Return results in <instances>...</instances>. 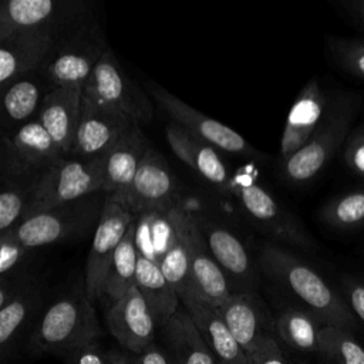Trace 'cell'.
Masks as SVG:
<instances>
[{"instance_id": "32", "label": "cell", "mask_w": 364, "mask_h": 364, "mask_svg": "<svg viewBox=\"0 0 364 364\" xmlns=\"http://www.w3.org/2000/svg\"><path fill=\"white\" fill-rule=\"evenodd\" d=\"M38 176H1V192H0V235L11 230L18 225L34 196Z\"/></svg>"}, {"instance_id": "26", "label": "cell", "mask_w": 364, "mask_h": 364, "mask_svg": "<svg viewBox=\"0 0 364 364\" xmlns=\"http://www.w3.org/2000/svg\"><path fill=\"white\" fill-rule=\"evenodd\" d=\"M161 330L172 364H219L183 306Z\"/></svg>"}, {"instance_id": "39", "label": "cell", "mask_w": 364, "mask_h": 364, "mask_svg": "<svg viewBox=\"0 0 364 364\" xmlns=\"http://www.w3.org/2000/svg\"><path fill=\"white\" fill-rule=\"evenodd\" d=\"M64 357L67 364H112L109 355L104 351L98 340L85 343Z\"/></svg>"}, {"instance_id": "4", "label": "cell", "mask_w": 364, "mask_h": 364, "mask_svg": "<svg viewBox=\"0 0 364 364\" xmlns=\"http://www.w3.org/2000/svg\"><path fill=\"white\" fill-rule=\"evenodd\" d=\"M109 47L88 17L67 30L40 70L53 87H84Z\"/></svg>"}, {"instance_id": "44", "label": "cell", "mask_w": 364, "mask_h": 364, "mask_svg": "<svg viewBox=\"0 0 364 364\" xmlns=\"http://www.w3.org/2000/svg\"><path fill=\"white\" fill-rule=\"evenodd\" d=\"M296 364H307V363H304V361H297Z\"/></svg>"}, {"instance_id": "38", "label": "cell", "mask_w": 364, "mask_h": 364, "mask_svg": "<svg viewBox=\"0 0 364 364\" xmlns=\"http://www.w3.org/2000/svg\"><path fill=\"white\" fill-rule=\"evenodd\" d=\"M341 291L353 316L364 324V283L358 279L343 276Z\"/></svg>"}, {"instance_id": "1", "label": "cell", "mask_w": 364, "mask_h": 364, "mask_svg": "<svg viewBox=\"0 0 364 364\" xmlns=\"http://www.w3.org/2000/svg\"><path fill=\"white\" fill-rule=\"evenodd\" d=\"M257 264L274 284L314 314L324 326L357 328V318L348 309L343 294L337 293L310 264L290 250L266 242L259 250Z\"/></svg>"}, {"instance_id": "5", "label": "cell", "mask_w": 364, "mask_h": 364, "mask_svg": "<svg viewBox=\"0 0 364 364\" xmlns=\"http://www.w3.org/2000/svg\"><path fill=\"white\" fill-rule=\"evenodd\" d=\"M104 155L100 158L61 156L40 178L23 219L102 192Z\"/></svg>"}, {"instance_id": "11", "label": "cell", "mask_w": 364, "mask_h": 364, "mask_svg": "<svg viewBox=\"0 0 364 364\" xmlns=\"http://www.w3.org/2000/svg\"><path fill=\"white\" fill-rule=\"evenodd\" d=\"M350 121L351 111L348 108H328L310 139L291 156L282 161L284 178L293 183H304L317 176L347 138Z\"/></svg>"}, {"instance_id": "30", "label": "cell", "mask_w": 364, "mask_h": 364, "mask_svg": "<svg viewBox=\"0 0 364 364\" xmlns=\"http://www.w3.org/2000/svg\"><path fill=\"white\" fill-rule=\"evenodd\" d=\"M323 323L310 311L289 306L274 317V333L291 350L299 353H317Z\"/></svg>"}, {"instance_id": "2", "label": "cell", "mask_w": 364, "mask_h": 364, "mask_svg": "<svg viewBox=\"0 0 364 364\" xmlns=\"http://www.w3.org/2000/svg\"><path fill=\"white\" fill-rule=\"evenodd\" d=\"M102 334L92 301L85 291L55 299L36 320L27 348L33 355H67Z\"/></svg>"}, {"instance_id": "40", "label": "cell", "mask_w": 364, "mask_h": 364, "mask_svg": "<svg viewBox=\"0 0 364 364\" xmlns=\"http://www.w3.org/2000/svg\"><path fill=\"white\" fill-rule=\"evenodd\" d=\"M344 161L354 173L364 178V127L350 135L344 146Z\"/></svg>"}, {"instance_id": "14", "label": "cell", "mask_w": 364, "mask_h": 364, "mask_svg": "<svg viewBox=\"0 0 364 364\" xmlns=\"http://www.w3.org/2000/svg\"><path fill=\"white\" fill-rule=\"evenodd\" d=\"M195 222L212 257L228 276L233 293L253 291L257 274L240 239L228 228L210 219L195 216Z\"/></svg>"}, {"instance_id": "13", "label": "cell", "mask_w": 364, "mask_h": 364, "mask_svg": "<svg viewBox=\"0 0 364 364\" xmlns=\"http://www.w3.org/2000/svg\"><path fill=\"white\" fill-rule=\"evenodd\" d=\"M176 199L178 181L173 172L165 158L149 146L127 196V208L136 216L165 213L178 206Z\"/></svg>"}, {"instance_id": "23", "label": "cell", "mask_w": 364, "mask_h": 364, "mask_svg": "<svg viewBox=\"0 0 364 364\" xmlns=\"http://www.w3.org/2000/svg\"><path fill=\"white\" fill-rule=\"evenodd\" d=\"M53 85L41 71L28 73L1 88L3 132L14 131L38 118Z\"/></svg>"}, {"instance_id": "28", "label": "cell", "mask_w": 364, "mask_h": 364, "mask_svg": "<svg viewBox=\"0 0 364 364\" xmlns=\"http://www.w3.org/2000/svg\"><path fill=\"white\" fill-rule=\"evenodd\" d=\"M168 215L175 230V239L158 264L179 299H182L189 293L191 232L193 226V215L185 213L179 206L168 210Z\"/></svg>"}, {"instance_id": "24", "label": "cell", "mask_w": 364, "mask_h": 364, "mask_svg": "<svg viewBox=\"0 0 364 364\" xmlns=\"http://www.w3.org/2000/svg\"><path fill=\"white\" fill-rule=\"evenodd\" d=\"M81 111V87H53L41 105L38 119L65 156L70 155Z\"/></svg>"}, {"instance_id": "19", "label": "cell", "mask_w": 364, "mask_h": 364, "mask_svg": "<svg viewBox=\"0 0 364 364\" xmlns=\"http://www.w3.org/2000/svg\"><path fill=\"white\" fill-rule=\"evenodd\" d=\"M328 100L317 80H310L294 100L280 139V159L299 151L316 132L328 111Z\"/></svg>"}, {"instance_id": "42", "label": "cell", "mask_w": 364, "mask_h": 364, "mask_svg": "<svg viewBox=\"0 0 364 364\" xmlns=\"http://www.w3.org/2000/svg\"><path fill=\"white\" fill-rule=\"evenodd\" d=\"M347 16L364 30V0H351L344 3Z\"/></svg>"}, {"instance_id": "27", "label": "cell", "mask_w": 364, "mask_h": 364, "mask_svg": "<svg viewBox=\"0 0 364 364\" xmlns=\"http://www.w3.org/2000/svg\"><path fill=\"white\" fill-rule=\"evenodd\" d=\"M41 300V287L33 279L14 299L0 307V358L3 364L13 354L23 331L34 320Z\"/></svg>"}, {"instance_id": "36", "label": "cell", "mask_w": 364, "mask_h": 364, "mask_svg": "<svg viewBox=\"0 0 364 364\" xmlns=\"http://www.w3.org/2000/svg\"><path fill=\"white\" fill-rule=\"evenodd\" d=\"M31 249L18 243L9 233L0 235V277L26 272V262Z\"/></svg>"}, {"instance_id": "43", "label": "cell", "mask_w": 364, "mask_h": 364, "mask_svg": "<svg viewBox=\"0 0 364 364\" xmlns=\"http://www.w3.org/2000/svg\"><path fill=\"white\" fill-rule=\"evenodd\" d=\"M114 364H124V363H122V358H117V360H114Z\"/></svg>"}, {"instance_id": "25", "label": "cell", "mask_w": 364, "mask_h": 364, "mask_svg": "<svg viewBox=\"0 0 364 364\" xmlns=\"http://www.w3.org/2000/svg\"><path fill=\"white\" fill-rule=\"evenodd\" d=\"M181 304L192 317L219 364H252L249 355L236 341L218 309L193 297L182 299Z\"/></svg>"}, {"instance_id": "16", "label": "cell", "mask_w": 364, "mask_h": 364, "mask_svg": "<svg viewBox=\"0 0 364 364\" xmlns=\"http://www.w3.org/2000/svg\"><path fill=\"white\" fill-rule=\"evenodd\" d=\"M63 34L51 30H27L0 41V87L28 73L40 71Z\"/></svg>"}, {"instance_id": "34", "label": "cell", "mask_w": 364, "mask_h": 364, "mask_svg": "<svg viewBox=\"0 0 364 364\" xmlns=\"http://www.w3.org/2000/svg\"><path fill=\"white\" fill-rule=\"evenodd\" d=\"M320 219L333 229L350 230L364 225V188L330 199L320 210Z\"/></svg>"}, {"instance_id": "21", "label": "cell", "mask_w": 364, "mask_h": 364, "mask_svg": "<svg viewBox=\"0 0 364 364\" xmlns=\"http://www.w3.org/2000/svg\"><path fill=\"white\" fill-rule=\"evenodd\" d=\"M218 310L247 355L266 334L274 330V320L255 291L233 293Z\"/></svg>"}, {"instance_id": "35", "label": "cell", "mask_w": 364, "mask_h": 364, "mask_svg": "<svg viewBox=\"0 0 364 364\" xmlns=\"http://www.w3.org/2000/svg\"><path fill=\"white\" fill-rule=\"evenodd\" d=\"M330 48L334 58L344 70L364 80V40L333 38Z\"/></svg>"}, {"instance_id": "29", "label": "cell", "mask_w": 364, "mask_h": 364, "mask_svg": "<svg viewBox=\"0 0 364 364\" xmlns=\"http://www.w3.org/2000/svg\"><path fill=\"white\" fill-rule=\"evenodd\" d=\"M135 286L149 306L159 327H164L181 307V299L164 276L159 264L139 252Z\"/></svg>"}, {"instance_id": "8", "label": "cell", "mask_w": 364, "mask_h": 364, "mask_svg": "<svg viewBox=\"0 0 364 364\" xmlns=\"http://www.w3.org/2000/svg\"><path fill=\"white\" fill-rule=\"evenodd\" d=\"M136 218L118 198L105 195L85 263L84 291L91 301L105 296V279L111 262L122 237Z\"/></svg>"}, {"instance_id": "31", "label": "cell", "mask_w": 364, "mask_h": 364, "mask_svg": "<svg viewBox=\"0 0 364 364\" xmlns=\"http://www.w3.org/2000/svg\"><path fill=\"white\" fill-rule=\"evenodd\" d=\"M136 223L138 220H135L129 226L119 246L117 247L105 279L104 293L109 297L111 301L118 300L132 286H135L139 255V249L136 245Z\"/></svg>"}, {"instance_id": "10", "label": "cell", "mask_w": 364, "mask_h": 364, "mask_svg": "<svg viewBox=\"0 0 364 364\" xmlns=\"http://www.w3.org/2000/svg\"><path fill=\"white\" fill-rule=\"evenodd\" d=\"M61 156L65 155H63L38 118L1 135V176L43 175Z\"/></svg>"}, {"instance_id": "22", "label": "cell", "mask_w": 364, "mask_h": 364, "mask_svg": "<svg viewBox=\"0 0 364 364\" xmlns=\"http://www.w3.org/2000/svg\"><path fill=\"white\" fill-rule=\"evenodd\" d=\"M165 135L171 149L183 164L215 188L229 192L232 176L212 145L191 135L175 122L166 125Z\"/></svg>"}, {"instance_id": "17", "label": "cell", "mask_w": 364, "mask_h": 364, "mask_svg": "<svg viewBox=\"0 0 364 364\" xmlns=\"http://www.w3.org/2000/svg\"><path fill=\"white\" fill-rule=\"evenodd\" d=\"M134 124L122 114L82 100V111L70 156L100 158L105 155Z\"/></svg>"}, {"instance_id": "18", "label": "cell", "mask_w": 364, "mask_h": 364, "mask_svg": "<svg viewBox=\"0 0 364 364\" xmlns=\"http://www.w3.org/2000/svg\"><path fill=\"white\" fill-rule=\"evenodd\" d=\"M149 141L141 127L134 125L104 155L102 193L118 198L125 203Z\"/></svg>"}, {"instance_id": "12", "label": "cell", "mask_w": 364, "mask_h": 364, "mask_svg": "<svg viewBox=\"0 0 364 364\" xmlns=\"http://www.w3.org/2000/svg\"><path fill=\"white\" fill-rule=\"evenodd\" d=\"M146 88L152 98L173 119L172 122L181 125L191 135L208 142L213 148H219L230 154L262 156L260 152H257L242 135L235 132L232 128L189 107L186 102L166 91L164 87L155 82H149L146 84Z\"/></svg>"}, {"instance_id": "33", "label": "cell", "mask_w": 364, "mask_h": 364, "mask_svg": "<svg viewBox=\"0 0 364 364\" xmlns=\"http://www.w3.org/2000/svg\"><path fill=\"white\" fill-rule=\"evenodd\" d=\"M318 354L327 364H364V346L341 327L323 326Z\"/></svg>"}, {"instance_id": "6", "label": "cell", "mask_w": 364, "mask_h": 364, "mask_svg": "<svg viewBox=\"0 0 364 364\" xmlns=\"http://www.w3.org/2000/svg\"><path fill=\"white\" fill-rule=\"evenodd\" d=\"M229 192L236 196L237 203L252 223L270 237L304 250L314 247L311 236L299 219L247 172L232 176Z\"/></svg>"}, {"instance_id": "20", "label": "cell", "mask_w": 364, "mask_h": 364, "mask_svg": "<svg viewBox=\"0 0 364 364\" xmlns=\"http://www.w3.org/2000/svg\"><path fill=\"white\" fill-rule=\"evenodd\" d=\"M232 294L233 289L230 282L212 257L200 232L198 230L193 216V226L191 232L189 293L185 297H193L210 307L219 309Z\"/></svg>"}, {"instance_id": "37", "label": "cell", "mask_w": 364, "mask_h": 364, "mask_svg": "<svg viewBox=\"0 0 364 364\" xmlns=\"http://www.w3.org/2000/svg\"><path fill=\"white\" fill-rule=\"evenodd\" d=\"M252 364H296L286 354L277 337L273 333L266 334L249 355Z\"/></svg>"}, {"instance_id": "3", "label": "cell", "mask_w": 364, "mask_h": 364, "mask_svg": "<svg viewBox=\"0 0 364 364\" xmlns=\"http://www.w3.org/2000/svg\"><path fill=\"white\" fill-rule=\"evenodd\" d=\"M104 200L105 195L97 192L26 218L6 233L31 250L78 239L85 236L95 222L98 223Z\"/></svg>"}, {"instance_id": "7", "label": "cell", "mask_w": 364, "mask_h": 364, "mask_svg": "<svg viewBox=\"0 0 364 364\" xmlns=\"http://www.w3.org/2000/svg\"><path fill=\"white\" fill-rule=\"evenodd\" d=\"M82 100L114 109L136 127L151 122L154 115L148 95L128 77L111 48L82 87Z\"/></svg>"}, {"instance_id": "15", "label": "cell", "mask_w": 364, "mask_h": 364, "mask_svg": "<svg viewBox=\"0 0 364 364\" xmlns=\"http://www.w3.org/2000/svg\"><path fill=\"white\" fill-rule=\"evenodd\" d=\"M105 321L112 337L128 353H141L155 341L158 324L136 286L111 301Z\"/></svg>"}, {"instance_id": "41", "label": "cell", "mask_w": 364, "mask_h": 364, "mask_svg": "<svg viewBox=\"0 0 364 364\" xmlns=\"http://www.w3.org/2000/svg\"><path fill=\"white\" fill-rule=\"evenodd\" d=\"M121 358L124 364H172L165 348L155 341L141 353H128Z\"/></svg>"}, {"instance_id": "9", "label": "cell", "mask_w": 364, "mask_h": 364, "mask_svg": "<svg viewBox=\"0 0 364 364\" xmlns=\"http://www.w3.org/2000/svg\"><path fill=\"white\" fill-rule=\"evenodd\" d=\"M87 14L84 0H7L0 7V41L27 30L64 34Z\"/></svg>"}]
</instances>
